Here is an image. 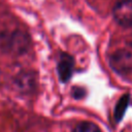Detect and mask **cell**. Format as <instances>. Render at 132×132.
Masks as SVG:
<instances>
[{"instance_id":"1","label":"cell","mask_w":132,"mask_h":132,"mask_svg":"<svg viewBox=\"0 0 132 132\" xmlns=\"http://www.w3.org/2000/svg\"><path fill=\"white\" fill-rule=\"evenodd\" d=\"M112 16L117 24L124 28L132 27V0H121L112 8Z\"/></svg>"},{"instance_id":"2","label":"cell","mask_w":132,"mask_h":132,"mask_svg":"<svg viewBox=\"0 0 132 132\" xmlns=\"http://www.w3.org/2000/svg\"><path fill=\"white\" fill-rule=\"evenodd\" d=\"M73 66H74V61L71 56H69L66 53L60 55L57 65V71L61 81L65 82L69 80L73 72Z\"/></svg>"},{"instance_id":"3","label":"cell","mask_w":132,"mask_h":132,"mask_svg":"<svg viewBox=\"0 0 132 132\" xmlns=\"http://www.w3.org/2000/svg\"><path fill=\"white\" fill-rule=\"evenodd\" d=\"M73 132H100L97 125L91 122H81L75 126Z\"/></svg>"}]
</instances>
